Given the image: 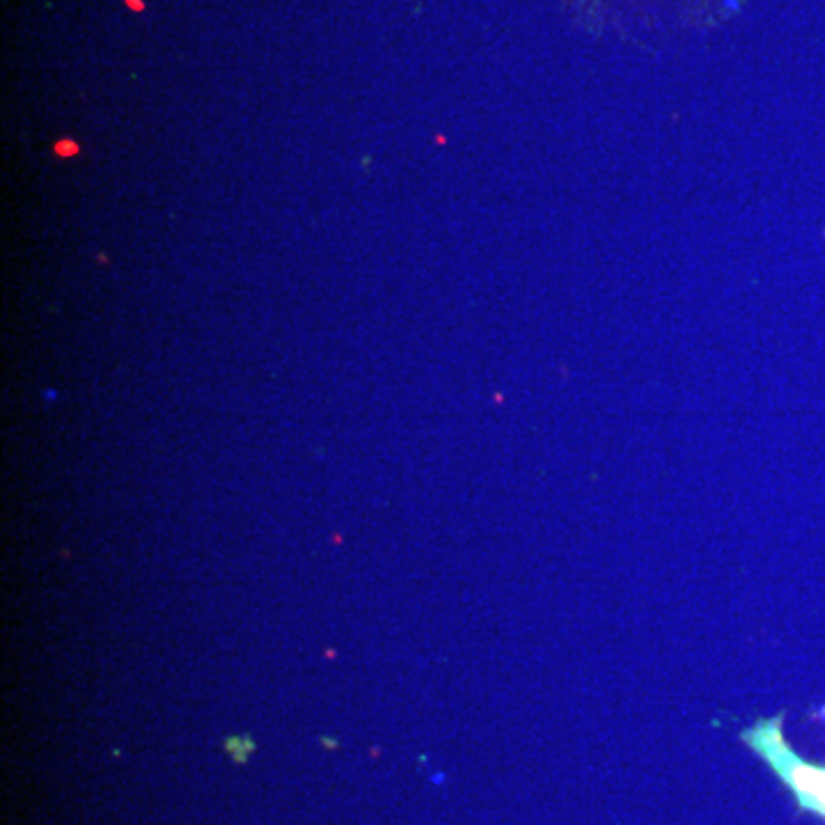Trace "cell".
I'll return each instance as SVG.
<instances>
[{
    "mask_svg": "<svg viewBox=\"0 0 825 825\" xmlns=\"http://www.w3.org/2000/svg\"><path fill=\"white\" fill-rule=\"evenodd\" d=\"M743 740L787 784L800 809L825 819V766H814L791 750L784 739L782 715L756 720L755 727L743 731Z\"/></svg>",
    "mask_w": 825,
    "mask_h": 825,
    "instance_id": "6da1fadb",
    "label": "cell"
}]
</instances>
